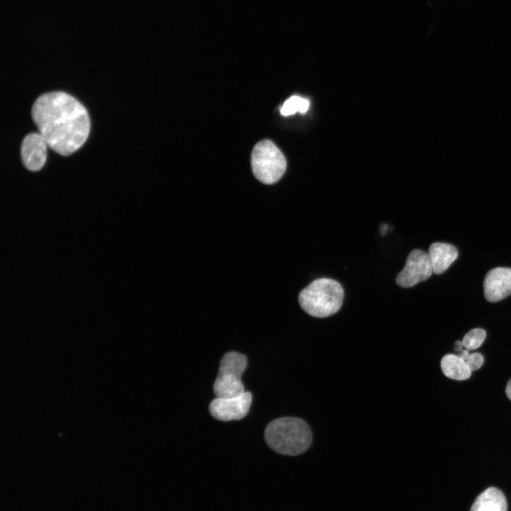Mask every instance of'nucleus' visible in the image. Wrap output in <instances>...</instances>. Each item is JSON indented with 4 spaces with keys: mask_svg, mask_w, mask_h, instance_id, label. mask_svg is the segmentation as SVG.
Segmentation results:
<instances>
[{
    "mask_svg": "<svg viewBox=\"0 0 511 511\" xmlns=\"http://www.w3.org/2000/svg\"><path fill=\"white\" fill-rule=\"evenodd\" d=\"M31 116L48 145L62 155L77 150L89 134L87 109L65 92H53L38 97L33 105Z\"/></svg>",
    "mask_w": 511,
    "mask_h": 511,
    "instance_id": "1",
    "label": "nucleus"
},
{
    "mask_svg": "<svg viewBox=\"0 0 511 511\" xmlns=\"http://www.w3.org/2000/svg\"><path fill=\"white\" fill-rule=\"evenodd\" d=\"M268 445L275 451L288 456L304 453L312 442L308 424L296 417H282L268 424L265 431Z\"/></svg>",
    "mask_w": 511,
    "mask_h": 511,
    "instance_id": "2",
    "label": "nucleus"
},
{
    "mask_svg": "<svg viewBox=\"0 0 511 511\" xmlns=\"http://www.w3.org/2000/svg\"><path fill=\"white\" fill-rule=\"evenodd\" d=\"M344 297V289L339 282L331 278H319L300 292L298 301L305 312L314 317L323 318L339 310Z\"/></svg>",
    "mask_w": 511,
    "mask_h": 511,
    "instance_id": "3",
    "label": "nucleus"
},
{
    "mask_svg": "<svg viewBox=\"0 0 511 511\" xmlns=\"http://www.w3.org/2000/svg\"><path fill=\"white\" fill-rule=\"evenodd\" d=\"M251 166L255 177L271 185L278 182L286 170V160L280 150L270 140H263L253 148Z\"/></svg>",
    "mask_w": 511,
    "mask_h": 511,
    "instance_id": "4",
    "label": "nucleus"
},
{
    "mask_svg": "<svg viewBox=\"0 0 511 511\" xmlns=\"http://www.w3.org/2000/svg\"><path fill=\"white\" fill-rule=\"evenodd\" d=\"M246 366L247 358L241 353L231 351L223 356L213 387L216 397H232L246 392L241 378Z\"/></svg>",
    "mask_w": 511,
    "mask_h": 511,
    "instance_id": "5",
    "label": "nucleus"
},
{
    "mask_svg": "<svg viewBox=\"0 0 511 511\" xmlns=\"http://www.w3.org/2000/svg\"><path fill=\"white\" fill-rule=\"evenodd\" d=\"M433 273L428 253L414 249L407 256L405 267L396 278V282L402 287H411L429 278Z\"/></svg>",
    "mask_w": 511,
    "mask_h": 511,
    "instance_id": "6",
    "label": "nucleus"
},
{
    "mask_svg": "<svg viewBox=\"0 0 511 511\" xmlns=\"http://www.w3.org/2000/svg\"><path fill=\"white\" fill-rule=\"evenodd\" d=\"M251 402L252 395L249 392L232 397H216L209 405V412L219 420H238L248 414Z\"/></svg>",
    "mask_w": 511,
    "mask_h": 511,
    "instance_id": "7",
    "label": "nucleus"
},
{
    "mask_svg": "<svg viewBox=\"0 0 511 511\" xmlns=\"http://www.w3.org/2000/svg\"><path fill=\"white\" fill-rule=\"evenodd\" d=\"M485 299L495 302L511 295V268L498 267L489 270L483 281Z\"/></svg>",
    "mask_w": 511,
    "mask_h": 511,
    "instance_id": "8",
    "label": "nucleus"
},
{
    "mask_svg": "<svg viewBox=\"0 0 511 511\" xmlns=\"http://www.w3.org/2000/svg\"><path fill=\"white\" fill-rule=\"evenodd\" d=\"M47 143L37 133L26 135L23 140L21 155L23 164L31 171L40 170L44 165L47 156Z\"/></svg>",
    "mask_w": 511,
    "mask_h": 511,
    "instance_id": "9",
    "label": "nucleus"
},
{
    "mask_svg": "<svg viewBox=\"0 0 511 511\" xmlns=\"http://www.w3.org/2000/svg\"><path fill=\"white\" fill-rule=\"evenodd\" d=\"M428 254L434 273L439 275L444 273L457 258L458 251L451 244L435 242L429 246Z\"/></svg>",
    "mask_w": 511,
    "mask_h": 511,
    "instance_id": "10",
    "label": "nucleus"
},
{
    "mask_svg": "<svg viewBox=\"0 0 511 511\" xmlns=\"http://www.w3.org/2000/svg\"><path fill=\"white\" fill-rule=\"evenodd\" d=\"M471 511H507L505 497L498 488H488L477 497Z\"/></svg>",
    "mask_w": 511,
    "mask_h": 511,
    "instance_id": "11",
    "label": "nucleus"
},
{
    "mask_svg": "<svg viewBox=\"0 0 511 511\" xmlns=\"http://www.w3.org/2000/svg\"><path fill=\"white\" fill-rule=\"evenodd\" d=\"M441 368L446 377L457 380L468 379L471 375V370L465 361L454 354H448L442 358Z\"/></svg>",
    "mask_w": 511,
    "mask_h": 511,
    "instance_id": "12",
    "label": "nucleus"
},
{
    "mask_svg": "<svg viewBox=\"0 0 511 511\" xmlns=\"http://www.w3.org/2000/svg\"><path fill=\"white\" fill-rule=\"evenodd\" d=\"M309 106V101L307 99L298 96H292L283 104L280 109L282 115L287 116L296 112L305 113Z\"/></svg>",
    "mask_w": 511,
    "mask_h": 511,
    "instance_id": "13",
    "label": "nucleus"
},
{
    "mask_svg": "<svg viewBox=\"0 0 511 511\" xmlns=\"http://www.w3.org/2000/svg\"><path fill=\"white\" fill-rule=\"evenodd\" d=\"M485 331L476 328L468 331L463 337L462 344L468 350H474L480 346L485 338Z\"/></svg>",
    "mask_w": 511,
    "mask_h": 511,
    "instance_id": "14",
    "label": "nucleus"
},
{
    "mask_svg": "<svg viewBox=\"0 0 511 511\" xmlns=\"http://www.w3.org/2000/svg\"><path fill=\"white\" fill-rule=\"evenodd\" d=\"M465 362L471 371L476 370L482 366L483 357L479 353H473L468 355Z\"/></svg>",
    "mask_w": 511,
    "mask_h": 511,
    "instance_id": "15",
    "label": "nucleus"
},
{
    "mask_svg": "<svg viewBox=\"0 0 511 511\" xmlns=\"http://www.w3.org/2000/svg\"><path fill=\"white\" fill-rule=\"evenodd\" d=\"M507 396L511 400V379L508 381L505 390Z\"/></svg>",
    "mask_w": 511,
    "mask_h": 511,
    "instance_id": "16",
    "label": "nucleus"
},
{
    "mask_svg": "<svg viewBox=\"0 0 511 511\" xmlns=\"http://www.w3.org/2000/svg\"><path fill=\"white\" fill-rule=\"evenodd\" d=\"M458 356H459L463 360L466 361V359L468 358L469 353L466 350H461L459 351Z\"/></svg>",
    "mask_w": 511,
    "mask_h": 511,
    "instance_id": "17",
    "label": "nucleus"
},
{
    "mask_svg": "<svg viewBox=\"0 0 511 511\" xmlns=\"http://www.w3.org/2000/svg\"><path fill=\"white\" fill-rule=\"evenodd\" d=\"M463 346L462 342H460V341H456V342L455 343L454 349H455L456 351L459 352V351H461L462 350V347H463Z\"/></svg>",
    "mask_w": 511,
    "mask_h": 511,
    "instance_id": "18",
    "label": "nucleus"
}]
</instances>
